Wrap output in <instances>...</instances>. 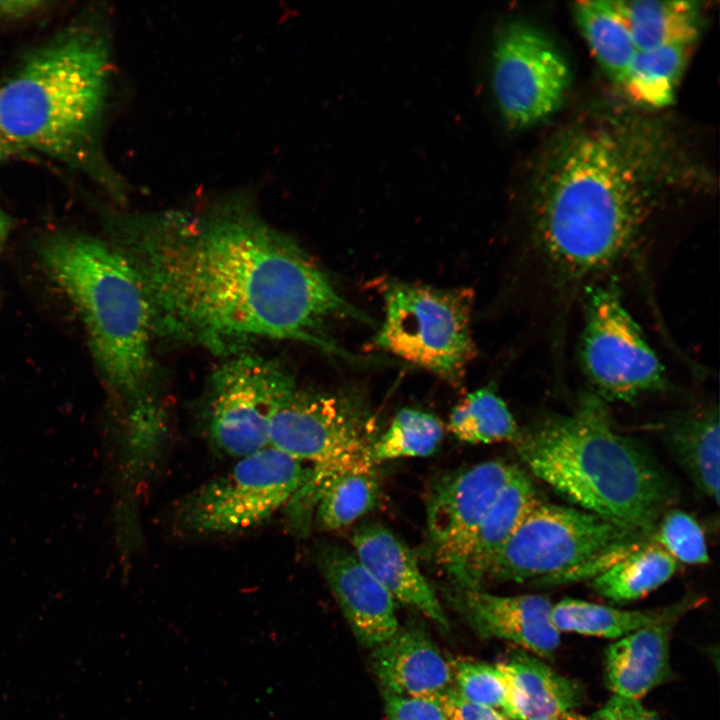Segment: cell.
<instances>
[{"label": "cell", "instance_id": "24", "mask_svg": "<svg viewBox=\"0 0 720 720\" xmlns=\"http://www.w3.org/2000/svg\"><path fill=\"white\" fill-rule=\"evenodd\" d=\"M679 564L664 549L648 540L592 578L591 587L598 595L613 602L635 601L671 579Z\"/></svg>", "mask_w": 720, "mask_h": 720}, {"label": "cell", "instance_id": "21", "mask_svg": "<svg viewBox=\"0 0 720 720\" xmlns=\"http://www.w3.org/2000/svg\"><path fill=\"white\" fill-rule=\"evenodd\" d=\"M666 440L679 465L696 488L719 504V410L708 405L674 418Z\"/></svg>", "mask_w": 720, "mask_h": 720}, {"label": "cell", "instance_id": "2", "mask_svg": "<svg viewBox=\"0 0 720 720\" xmlns=\"http://www.w3.org/2000/svg\"><path fill=\"white\" fill-rule=\"evenodd\" d=\"M674 143L622 116L576 125L550 147L530 204L532 241L550 268L579 281L615 264L682 178Z\"/></svg>", "mask_w": 720, "mask_h": 720}, {"label": "cell", "instance_id": "23", "mask_svg": "<svg viewBox=\"0 0 720 720\" xmlns=\"http://www.w3.org/2000/svg\"><path fill=\"white\" fill-rule=\"evenodd\" d=\"M573 11L592 54L609 78L621 87L637 49L614 0L577 1Z\"/></svg>", "mask_w": 720, "mask_h": 720}, {"label": "cell", "instance_id": "14", "mask_svg": "<svg viewBox=\"0 0 720 720\" xmlns=\"http://www.w3.org/2000/svg\"><path fill=\"white\" fill-rule=\"evenodd\" d=\"M453 607L484 638L507 640L539 658L552 659L560 632L551 619L552 603L542 595H495L481 589L454 588Z\"/></svg>", "mask_w": 720, "mask_h": 720}, {"label": "cell", "instance_id": "6", "mask_svg": "<svg viewBox=\"0 0 720 720\" xmlns=\"http://www.w3.org/2000/svg\"><path fill=\"white\" fill-rule=\"evenodd\" d=\"M649 538L578 507L540 500L496 555L485 581L552 585L593 578L609 554Z\"/></svg>", "mask_w": 720, "mask_h": 720}, {"label": "cell", "instance_id": "31", "mask_svg": "<svg viewBox=\"0 0 720 720\" xmlns=\"http://www.w3.org/2000/svg\"><path fill=\"white\" fill-rule=\"evenodd\" d=\"M454 684L458 694L475 704L491 707L505 715L508 686L499 665L459 660L452 663Z\"/></svg>", "mask_w": 720, "mask_h": 720}, {"label": "cell", "instance_id": "37", "mask_svg": "<svg viewBox=\"0 0 720 720\" xmlns=\"http://www.w3.org/2000/svg\"><path fill=\"white\" fill-rule=\"evenodd\" d=\"M533 720H589V717L583 716L576 711H570Z\"/></svg>", "mask_w": 720, "mask_h": 720}, {"label": "cell", "instance_id": "33", "mask_svg": "<svg viewBox=\"0 0 720 720\" xmlns=\"http://www.w3.org/2000/svg\"><path fill=\"white\" fill-rule=\"evenodd\" d=\"M438 702L448 720H508L496 709L465 700L455 688L441 697Z\"/></svg>", "mask_w": 720, "mask_h": 720}, {"label": "cell", "instance_id": "17", "mask_svg": "<svg viewBox=\"0 0 720 720\" xmlns=\"http://www.w3.org/2000/svg\"><path fill=\"white\" fill-rule=\"evenodd\" d=\"M354 554L394 600L416 609L440 627L449 626L430 583L407 545L387 527L365 523L352 535Z\"/></svg>", "mask_w": 720, "mask_h": 720}, {"label": "cell", "instance_id": "13", "mask_svg": "<svg viewBox=\"0 0 720 720\" xmlns=\"http://www.w3.org/2000/svg\"><path fill=\"white\" fill-rule=\"evenodd\" d=\"M517 468L495 459L448 472L432 482L426 500V554L455 587L461 583L483 517Z\"/></svg>", "mask_w": 720, "mask_h": 720}, {"label": "cell", "instance_id": "1", "mask_svg": "<svg viewBox=\"0 0 720 720\" xmlns=\"http://www.w3.org/2000/svg\"><path fill=\"white\" fill-rule=\"evenodd\" d=\"M110 227L141 282L153 335L166 341L229 357L289 340L347 356L327 339L328 322H370L294 239L240 202L120 216Z\"/></svg>", "mask_w": 720, "mask_h": 720}, {"label": "cell", "instance_id": "5", "mask_svg": "<svg viewBox=\"0 0 720 720\" xmlns=\"http://www.w3.org/2000/svg\"><path fill=\"white\" fill-rule=\"evenodd\" d=\"M41 255L47 272L78 311L106 382L134 404L151 397L150 310L127 258L112 243L72 233L50 237Z\"/></svg>", "mask_w": 720, "mask_h": 720}, {"label": "cell", "instance_id": "32", "mask_svg": "<svg viewBox=\"0 0 720 720\" xmlns=\"http://www.w3.org/2000/svg\"><path fill=\"white\" fill-rule=\"evenodd\" d=\"M388 720H448L436 700L385 693Z\"/></svg>", "mask_w": 720, "mask_h": 720}, {"label": "cell", "instance_id": "26", "mask_svg": "<svg viewBox=\"0 0 720 720\" xmlns=\"http://www.w3.org/2000/svg\"><path fill=\"white\" fill-rule=\"evenodd\" d=\"M379 499L376 464L360 463L330 481L315 507L314 524L326 532L347 527L372 511Z\"/></svg>", "mask_w": 720, "mask_h": 720}, {"label": "cell", "instance_id": "27", "mask_svg": "<svg viewBox=\"0 0 720 720\" xmlns=\"http://www.w3.org/2000/svg\"><path fill=\"white\" fill-rule=\"evenodd\" d=\"M693 44H673L637 51L621 86L630 99L648 108H663L675 97Z\"/></svg>", "mask_w": 720, "mask_h": 720}, {"label": "cell", "instance_id": "18", "mask_svg": "<svg viewBox=\"0 0 720 720\" xmlns=\"http://www.w3.org/2000/svg\"><path fill=\"white\" fill-rule=\"evenodd\" d=\"M385 693L438 701L455 688L452 664L421 630L400 629L372 652Z\"/></svg>", "mask_w": 720, "mask_h": 720}, {"label": "cell", "instance_id": "3", "mask_svg": "<svg viewBox=\"0 0 720 720\" xmlns=\"http://www.w3.org/2000/svg\"><path fill=\"white\" fill-rule=\"evenodd\" d=\"M110 76L104 22L79 17L0 80V132L22 152L49 156L121 195L102 143Z\"/></svg>", "mask_w": 720, "mask_h": 720}, {"label": "cell", "instance_id": "19", "mask_svg": "<svg viewBox=\"0 0 720 720\" xmlns=\"http://www.w3.org/2000/svg\"><path fill=\"white\" fill-rule=\"evenodd\" d=\"M508 686L507 718L533 720L575 711L584 697L581 684L539 657L520 652L498 664Z\"/></svg>", "mask_w": 720, "mask_h": 720}, {"label": "cell", "instance_id": "38", "mask_svg": "<svg viewBox=\"0 0 720 720\" xmlns=\"http://www.w3.org/2000/svg\"><path fill=\"white\" fill-rule=\"evenodd\" d=\"M9 219L8 216L5 214V212L0 208V250L2 248L3 243L6 240L8 231H9Z\"/></svg>", "mask_w": 720, "mask_h": 720}, {"label": "cell", "instance_id": "4", "mask_svg": "<svg viewBox=\"0 0 720 720\" xmlns=\"http://www.w3.org/2000/svg\"><path fill=\"white\" fill-rule=\"evenodd\" d=\"M514 447L529 471L578 508L651 535L674 499L648 453L617 432L597 397L519 431Z\"/></svg>", "mask_w": 720, "mask_h": 720}, {"label": "cell", "instance_id": "34", "mask_svg": "<svg viewBox=\"0 0 720 720\" xmlns=\"http://www.w3.org/2000/svg\"><path fill=\"white\" fill-rule=\"evenodd\" d=\"M589 720H662L641 700L612 695Z\"/></svg>", "mask_w": 720, "mask_h": 720}, {"label": "cell", "instance_id": "36", "mask_svg": "<svg viewBox=\"0 0 720 720\" xmlns=\"http://www.w3.org/2000/svg\"><path fill=\"white\" fill-rule=\"evenodd\" d=\"M22 152L0 132V165L11 156Z\"/></svg>", "mask_w": 720, "mask_h": 720}, {"label": "cell", "instance_id": "7", "mask_svg": "<svg viewBox=\"0 0 720 720\" xmlns=\"http://www.w3.org/2000/svg\"><path fill=\"white\" fill-rule=\"evenodd\" d=\"M383 297L385 315L375 346L458 386L476 355L472 290L393 281Z\"/></svg>", "mask_w": 720, "mask_h": 720}, {"label": "cell", "instance_id": "11", "mask_svg": "<svg viewBox=\"0 0 720 720\" xmlns=\"http://www.w3.org/2000/svg\"><path fill=\"white\" fill-rule=\"evenodd\" d=\"M583 328L581 365L601 397L626 402L665 389V369L615 285L589 289Z\"/></svg>", "mask_w": 720, "mask_h": 720}, {"label": "cell", "instance_id": "16", "mask_svg": "<svg viewBox=\"0 0 720 720\" xmlns=\"http://www.w3.org/2000/svg\"><path fill=\"white\" fill-rule=\"evenodd\" d=\"M704 599L687 594L665 618L610 644L604 655V675L613 695L641 700L671 675L670 641L677 622Z\"/></svg>", "mask_w": 720, "mask_h": 720}, {"label": "cell", "instance_id": "8", "mask_svg": "<svg viewBox=\"0 0 720 720\" xmlns=\"http://www.w3.org/2000/svg\"><path fill=\"white\" fill-rule=\"evenodd\" d=\"M311 474L310 466L269 445L186 496L177 523L201 536L247 531L286 507Z\"/></svg>", "mask_w": 720, "mask_h": 720}, {"label": "cell", "instance_id": "12", "mask_svg": "<svg viewBox=\"0 0 720 720\" xmlns=\"http://www.w3.org/2000/svg\"><path fill=\"white\" fill-rule=\"evenodd\" d=\"M571 80L566 59L537 28L514 22L499 34L491 83L510 127L527 128L549 118L563 103Z\"/></svg>", "mask_w": 720, "mask_h": 720}, {"label": "cell", "instance_id": "20", "mask_svg": "<svg viewBox=\"0 0 720 720\" xmlns=\"http://www.w3.org/2000/svg\"><path fill=\"white\" fill-rule=\"evenodd\" d=\"M540 500L534 483L518 467L483 517L465 561L461 583L455 588L481 589L494 558Z\"/></svg>", "mask_w": 720, "mask_h": 720}, {"label": "cell", "instance_id": "22", "mask_svg": "<svg viewBox=\"0 0 720 720\" xmlns=\"http://www.w3.org/2000/svg\"><path fill=\"white\" fill-rule=\"evenodd\" d=\"M637 51L696 42L700 7L695 1L614 0Z\"/></svg>", "mask_w": 720, "mask_h": 720}, {"label": "cell", "instance_id": "15", "mask_svg": "<svg viewBox=\"0 0 720 720\" xmlns=\"http://www.w3.org/2000/svg\"><path fill=\"white\" fill-rule=\"evenodd\" d=\"M314 560L357 640L374 649L399 630L395 600L348 548L320 542Z\"/></svg>", "mask_w": 720, "mask_h": 720}, {"label": "cell", "instance_id": "9", "mask_svg": "<svg viewBox=\"0 0 720 720\" xmlns=\"http://www.w3.org/2000/svg\"><path fill=\"white\" fill-rule=\"evenodd\" d=\"M374 434V416L358 392L296 386L272 419L269 445L311 463L313 475H324L369 456Z\"/></svg>", "mask_w": 720, "mask_h": 720}, {"label": "cell", "instance_id": "10", "mask_svg": "<svg viewBox=\"0 0 720 720\" xmlns=\"http://www.w3.org/2000/svg\"><path fill=\"white\" fill-rule=\"evenodd\" d=\"M296 386L278 360L248 351L229 356L209 380L204 419L211 445L238 459L269 446L272 419Z\"/></svg>", "mask_w": 720, "mask_h": 720}, {"label": "cell", "instance_id": "28", "mask_svg": "<svg viewBox=\"0 0 720 720\" xmlns=\"http://www.w3.org/2000/svg\"><path fill=\"white\" fill-rule=\"evenodd\" d=\"M447 427L457 439L470 444L513 443L520 431L508 406L491 387L463 397L451 410Z\"/></svg>", "mask_w": 720, "mask_h": 720}, {"label": "cell", "instance_id": "30", "mask_svg": "<svg viewBox=\"0 0 720 720\" xmlns=\"http://www.w3.org/2000/svg\"><path fill=\"white\" fill-rule=\"evenodd\" d=\"M649 540L678 563L705 565L710 561L701 525L682 510L667 509L656 523Z\"/></svg>", "mask_w": 720, "mask_h": 720}, {"label": "cell", "instance_id": "29", "mask_svg": "<svg viewBox=\"0 0 720 720\" xmlns=\"http://www.w3.org/2000/svg\"><path fill=\"white\" fill-rule=\"evenodd\" d=\"M444 436V426L435 415L412 408L401 409L386 431L372 444L371 455L378 464L402 457L433 454Z\"/></svg>", "mask_w": 720, "mask_h": 720}, {"label": "cell", "instance_id": "25", "mask_svg": "<svg viewBox=\"0 0 720 720\" xmlns=\"http://www.w3.org/2000/svg\"><path fill=\"white\" fill-rule=\"evenodd\" d=\"M681 601L682 598L662 608L625 610L567 597L552 605L551 619L560 633L617 640L665 618L680 606Z\"/></svg>", "mask_w": 720, "mask_h": 720}, {"label": "cell", "instance_id": "35", "mask_svg": "<svg viewBox=\"0 0 720 720\" xmlns=\"http://www.w3.org/2000/svg\"><path fill=\"white\" fill-rule=\"evenodd\" d=\"M44 5L43 1H2L0 0V19L16 20L24 18L39 11Z\"/></svg>", "mask_w": 720, "mask_h": 720}]
</instances>
